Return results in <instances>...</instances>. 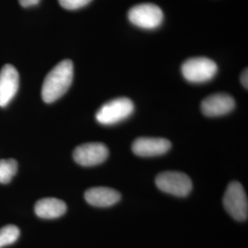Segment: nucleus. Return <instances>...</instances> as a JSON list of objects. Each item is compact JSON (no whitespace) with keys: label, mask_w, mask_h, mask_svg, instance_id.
Returning a JSON list of instances; mask_svg holds the SVG:
<instances>
[{"label":"nucleus","mask_w":248,"mask_h":248,"mask_svg":"<svg viewBox=\"0 0 248 248\" xmlns=\"http://www.w3.org/2000/svg\"><path fill=\"white\" fill-rule=\"evenodd\" d=\"M74 78V65L70 60H63L55 65L46 76L42 98L46 103H53L68 90Z\"/></svg>","instance_id":"f257e3e1"},{"label":"nucleus","mask_w":248,"mask_h":248,"mask_svg":"<svg viewBox=\"0 0 248 248\" xmlns=\"http://www.w3.org/2000/svg\"><path fill=\"white\" fill-rule=\"evenodd\" d=\"M223 205L227 213L236 221H246L248 217V196L241 183H230L223 196Z\"/></svg>","instance_id":"f03ea898"},{"label":"nucleus","mask_w":248,"mask_h":248,"mask_svg":"<svg viewBox=\"0 0 248 248\" xmlns=\"http://www.w3.org/2000/svg\"><path fill=\"white\" fill-rule=\"evenodd\" d=\"M134 105L127 98H115L105 103L96 114V119L102 125H112L126 120L133 114Z\"/></svg>","instance_id":"7ed1b4c3"},{"label":"nucleus","mask_w":248,"mask_h":248,"mask_svg":"<svg viewBox=\"0 0 248 248\" xmlns=\"http://www.w3.org/2000/svg\"><path fill=\"white\" fill-rule=\"evenodd\" d=\"M217 70L216 62L206 57L190 58L181 66L184 78L191 83H204L213 79Z\"/></svg>","instance_id":"20e7f679"},{"label":"nucleus","mask_w":248,"mask_h":248,"mask_svg":"<svg viewBox=\"0 0 248 248\" xmlns=\"http://www.w3.org/2000/svg\"><path fill=\"white\" fill-rule=\"evenodd\" d=\"M155 184L161 191L177 197H186L192 189L189 177L177 171H166L155 178Z\"/></svg>","instance_id":"39448f33"},{"label":"nucleus","mask_w":248,"mask_h":248,"mask_svg":"<svg viewBox=\"0 0 248 248\" xmlns=\"http://www.w3.org/2000/svg\"><path fill=\"white\" fill-rule=\"evenodd\" d=\"M128 18L135 26L153 30L162 24L164 14L158 6L147 3L133 7L128 12Z\"/></svg>","instance_id":"423d86ee"},{"label":"nucleus","mask_w":248,"mask_h":248,"mask_svg":"<svg viewBox=\"0 0 248 248\" xmlns=\"http://www.w3.org/2000/svg\"><path fill=\"white\" fill-rule=\"evenodd\" d=\"M108 156V150L101 142H89L78 146L73 154L74 160L83 167H93L103 163Z\"/></svg>","instance_id":"0eeeda50"},{"label":"nucleus","mask_w":248,"mask_h":248,"mask_svg":"<svg viewBox=\"0 0 248 248\" xmlns=\"http://www.w3.org/2000/svg\"><path fill=\"white\" fill-rule=\"evenodd\" d=\"M19 77L11 64H5L0 71V107L8 106L18 89Z\"/></svg>","instance_id":"6e6552de"},{"label":"nucleus","mask_w":248,"mask_h":248,"mask_svg":"<svg viewBox=\"0 0 248 248\" xmlns=\"http://www.w3.org/2000/svg\"><path fill=\"white\" fill-rule=\"evenodd\" d=\"M235 107L233 98L228 94H214L204 98L201 105L202 111L207 117H219L230 113Z\"/></svg>","instance_id":"1a4fd4ad"},{"label":"nucleus","mask_w":248,"mask_h":248,"mask_svg":"<svg viewBox=\"0 0 248 248\" xmlns=\"http://www.w3.org/2000/svg\"><path fill=\"white\" fill-rule=\"evenodd\" d=\"M132 148L133 153L138 156H156L169 152L171 148V142L164 138L142 137L133 142Z\"/></svg>","instance_id":"9d476101"},{"label":"nucleus","mask_w":248,"mask_h":248,"mask_svg":"<svg viewBox=\"0 0 248 248\" xmlns=\"http://www.w3.org/2000/svg\"><path fill=\"white\" fill-rule=\"evenodd\" d=\"M85 200L95 207H109L120 202L121 194L113 188L97 186L89 188L85 192Z\"/></svg>","instance_id":"9b49d317"},{"label":"nucleus","mask_w":248,"mask_h":248,"mask_svg":"<svg viewBox=\"0 0 248 248\" xmlns=\"http://www.w3.org/2000/svg\"><path fill=\"white\" fill-rule=\"evenodd\" d=\"M66 204L55 198H45L38 201L34 207L36 215L42 219H56L66 212Z\"/></svg>","instance_id":"f8f14e48"},{"label":"nucleus","mask_w":248,"mask_h":248,"mask_svg":"<svg viewBox=\"0 0 248 248\" xmlns=\"http://www.w3.org/2000/svg\"><path fill=\"white\" fill-rule=\"evenodd\" d=\"M18 163L14 159L0 160V183L8 184L16 175Z\"/></svg>","instance_id":"ddd939ff"},{"label":"nucleus","mask_w":248,"mask_h":248,"mask_svg":"<svg viewBox=\"0 0 248 248\" xmlns=\"http://www.w3.org/2000/svg\"><path fill=\"white\" fill-rule=\"evenodd\" d=\"M20 232L15 225H7L0 229V248L14 244L18 237Z\"/></svg>","instance_id":"4468645a"},{"label":"nucleus","mask_w":248,"mask_h":248,"mask_svg":"<svg viewBox=\"0 0 248 248\" xmlns=\"http://www.w3.org/2000/svg\"><path fill=\"white\" fill-rule=\"evenodd\" d=\"M63 9L75 10L87 6L92 0H58Z\"/></svg>","instance_id":"2eb2a0df"},{"label":"nucleus","mask_w":248,"mask_h":248,"mask_svg":"<svg viewBox=\"0 0 248 248\" xmlns=\"http://www.w3.org/2000/svg\"><path fill=\"white\" fill-rule=\"evenodd\" d=\"M18 2L22 7L28 8V7H32L39 4L40 0H18Z\"/></svg>","instance_id":"dca6fc26"},{"label":"nucleus","mask_w":248,"mask_h":248,"mask_svg":"<svg viewBox=\"0 0 248 248\" xmlns=\"http://www.w3.org/2000/svg\"><path fill=\"white\" fill-rule=\"evenodd\" d=\"M248 69H246L245 71L243 72L242 76H241V82H242V85L248 89Z\"/></svg>","instance_id":"f3484780"}]
</instances>
